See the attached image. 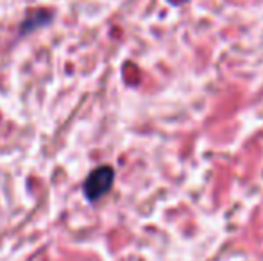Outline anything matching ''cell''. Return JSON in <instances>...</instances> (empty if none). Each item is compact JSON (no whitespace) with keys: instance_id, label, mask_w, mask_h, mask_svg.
<instances>
[{"instance_id":"6da1fadb","label":"cell","mask_w":263,"mask_h":261,"mask_svg":"<svg viewBox=\"0 0 263 261\" xmlns=\"http://www.w3.org/2000/svg\"><path fill=\"white\" fill-rule=\"evenodd\" d=\"M115 181V170L111 167H99L91 172L84 181V195L88 200H99L111 190Z\"/></svg>"}]
</instances>
